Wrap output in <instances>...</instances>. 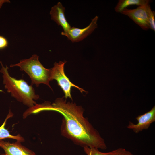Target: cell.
Returning <instances> with one entry per match:
<instances>
[{"instance_id": "obj_6", "label": "cell", "mask_w": 155, "mask_h": 155, "mask_svg": "<svg viewBox=\"0 0 155 155\" xmlns=\"http://www.w3.org/2000/svg\"><path fill=\"white\" fill-rule=\"evenodd\" d=\"M98 17L96 16L92 19L89 25L83 28L71 27L67 32H61V34L66 36L72 42L81 41L91 34L97 28Z\"/></svg>"}, {"instance_id": "obj_9", "label": "cell", "mask_w": 155, "mask_h": 155, "mask_svg": "<svg viewBox=\"0 0 155 155\" xmlns=\"http://www.w3.org/2000/svg\"><path fill=\"white\" fill-rule=\"evenodd\" d=\"M65 8L60 2L53 6L50 12L51 19L63 28V32H68L71 27L65 15Z\"/></svg>"}, {"instance_id": "obj_1", "label": "cell", "mask_w": 155, "mask_h": 155, "mask_svg": "<svg viewBox=\"0 0 155 155\" xmlns=\"http://www.w3.org/2000/svg\"><path fill=\"white\" fill-rule=\"evenodd\" d=\"M47 110L57 111L63 116L61 131L63 136L84 147L107 149L104 139L83 117L84 110L81 106L59 98L52 104H48Z\"/></svg>"}, {"instance_id": "obj_10", "label": "cell", "mask_w": 155, "mask_h": 155, "mask_svg": "<svg viewBox=\"0 0 155 155\" xmlns=\"http://www.w3.org/2000/svg\"><path fill=\"white\" fill-rule=\"evenodd\" d=\"M150 0H119L115 7V11L121 13L125 8L130 5H136L138 6L150 4L152 2Z\"/></svg>"}, {"instance_id": "obj_2", "label": "cell", "mask_w": 155, "mask_h": 155, "mask_svg": "<svg viewBox=\"0 0 155 155\" xmlns=\"http://www.w3.org/2000/svg\"><path fill=\"white\" fill-rule=\"evenodd\" d=\"M0 63L2 67L0 72L3 74V83L7 91L17 100L29 108L33 106L36 104L34 100L39 98V96L36 94L32 85H29L23 79L18 80L11 76L7 67H4L0 61Z\"/></svg>"}, {"instance_id": "obj_3", "label": "cell", "mask_w": 155, "mask_h": 155, "mask_svg": "<svg viewBox=\"0 0 155 155\" xmlns=\"http://www.w3.org/2000/svg\"><path fill=\"white\" fill-rule=\"evenodd\" d=\"M10 67L18 66L21 71H24L29 76L31 81V85L35 84L38 87L43 84L51 89L49 84L51 80V69L45 68L39 60V56L34 54L30 58L20 60L19 63L11 64Z\"/></svg>"}, {"instance_id": "obj_4", "label": "cell", "mask_w": 155, "mask_h": 155, "mask_svg": "<svg viewBox=\"0 0 155 155\" xmlns=\"http://www.w3.org/2000/svg\"><path fill=\"white\" fill-rule=\"evenodd\" d=\"M66 62V61H64L55 63L53 67L51 68V80L55 79L57 80L58 85L62 89L66 99L69 97L72 100L71 95L72 87L77 88L82 93L83 92H86L72 83L66 76L64 71V66Z\"/></svg>"}, {"instance_id": "obj_15", "label": "cell", "mask_w": 155, "mask_h": 155, "mask_svg": "<svg viewBox=\"0 0 155 155\" xmlns=\"http://www.w3.org/2000/svg\"><path fill=\"white\" fill-rule=\"evenodd\" d=\"M8 45V42L7 39L2 36L0 35V49H4Z\"/></svg>"}, {"instance_id": "obj_14", "label": "cell", "mask_w": 155, "mask_h": 155, "mask_svg": "<svg viewBox=\"0 0 155 155\" xmlns=\"http://www.w3.org/2000/svg\"><path fill=\"white\" fill-rule=\"evenodd\" d=\"M84 150L87 155H106V153L101 152L95 148L85 147H84Z\"/></svg>"}, {"instance_id": "obj_13", "label": "cell", "mask_w": 155, "mask_h": 155, "mask_svg": "<svg viewBox=\"0 0 155 155\" xmlns=\"http://www.w3.org/2000/svg\"><path fill=\"white\" fill-rule=\"evenodd\" d=\"M155 12L152 11L150 6L148 9V21L150 25V29L154 31H155Z\"/></svg>"}, {"instance_id": "obj_12", "label": "cell", "mask_w": 155, "mask_h": 155, "mask_svg": "<svg viewBox=\"0 0 155 155\" xmlns=\"http://www.w3.org/2000/svg\"><path fill=\"white\" fill-rule=\"evenodd\" d=\"M106 153V155H134L129 151L122 148H118Z\"/></svg>"}, {"instance_id": "obj_5", "label": "cell", "mask_w": 155, "mask_h": 155, "mask_svg": "<svg viewBox=\"0 0 155 155\" xmlns=\"http://www.w3.org/2000/svg\"><path fill=\"white\" fill-rule=\"evenodd\" d=\"M150 6L148 4L139 6L133 9L125 8L121 13L127 16L142 29L147 30L150 29L148 10Z\"/></svg>"}, {"instance_id": "obj_7", "label": "cell", "mask_w": 155, "mask_h": 155, "mask_svg": "<svg viewBox=\"0 0 155 155\" xmlns=\"http://www.w3.org/2000/svg\"><path fill=\"white\" fill-rule=\"evenodd\" d=\"M137 124L129 122L127 128L132 129L135 133H138L144 130L148 129L150 125L155 121V106L149 111L139 115L136 118Z\"/></svg>"}, {"instance_id": "obj_11", "label": "cell", "mask_w": 155, "mask_h": 155, "mask_svg": "<svg viewBox=\"0 0 155 155\" xmlns=\"http://www.w3.org/2000/svg\"><path fill=\"white\" fill-rule=\"evenodd\" d=\"M13 115V114L10 111L2 125L0 127V140L5 138H9L16 139L20 142H24V138L20 134L16 136L11 135L9 133L8 130L5 127L7 120L9 118L12 117Z\"/></svg>"}, {"instance_id": "obj_8", "label": "cell", "mask_w": 155, "mask_h": 155, "mask_svg": "<svg viewBox=\"0 0 155 155\" xmlns=\"http://www.w3.org/2000/svg\"><path fill=\"white\" fill-rule=\"evenodd\" d=\"M0 147L4 150L1 155H36L33 151L22 146L18 141L11 143L0 140Z\"/></svg>"}, {"instance_id": "obj_16", "label": "cell", "mask_w": 155, "mask_h": 155, "mask_svg": "<svg viewBox=\"0 0 155 155\" xmlns=\"http://www.w3.org/2000/svg\"><path fill=\"white\" fill-rule=\"evenodd\" d=\"M5 3H10V1L9 0H0V9L1 8L3 4Z\"/></svg>"}]
</instances>
